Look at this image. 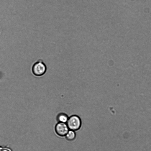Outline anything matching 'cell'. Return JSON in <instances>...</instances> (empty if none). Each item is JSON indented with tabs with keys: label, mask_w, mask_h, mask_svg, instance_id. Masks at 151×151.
<instances>
[{
	"label": "cell",
	"mask_w": 151,
	"mask_h": 151,
	"mask_svg": "<svg viewBox=\"0 0 151 151\" xmlns=\"http://www.w3.org/2000/svg\"><path fill=\"white\" fill-rule=\"evenodd\" d=\"M69 117L64 113H60L57 116V119L58 122L66 123Z\"/></svg>",
	"instance_id": "277c9868"
},
{
	"label": "cell",
	"mask_w": 151,
	"mask_h": 151,
	"mask_svg": "<svg viewBox=\"0 0 151 151\" xmlns=\"http://www.w3.org/2000/svg\"><path fill=\"white\" fill-rule=\"evenodd\" d=\"M65 136L67 140L72 141L75 139L76 135L75 131L69 130Z\"/></svg>",
	"instance_id": "5b68a950"
},
{
	"label": "cell",
	"mask_w": 151,
	"mask_h": 151,
	"mask_svg": "<svg viewBox=\"0 0 151 151\" xmlns=\"http://www.w3.org/2000/svg\"><path fill=\"white\" fill-rule=\"evenodd\" d=\"M0 31H1V28H0Z\"/></svg>",
	"instance_id": "52a82bcc"
},
{
	"label": "cell",
	"mask_w": 151,
	"mask_h": 151,
	"mask_svg": "<svg viewBox=\"0 0 151 151\" xmlns=\"http://www.w3.org/2000/svg\"><path fill=\"white\" fill-rule=\"evenodd\" d=\"M33 74L37 76H40L44 75L46 71V67L43 61L39 60L35 62L32 68Z\"/></svg>",
	"instance_id": "7a4b0ae2"
},
{
	"label": "cell",
	"mask_w": 151,
	"mask_h": 151,
	"mask_svg": "<svg viewBox=\"0 0 151 151\" xmlns=\"http://www.w3.org/2000/svg\"><path fill=\"white\" fill-rule=\"evenodd\" d=\"M1 151H12V150L9 148L5 147L2 149Z\"/></svg>",
	"instance_id": "8992f818"
},
{
	"label": "cell",
	"mask_w": 151,
	"mask_h": 151,
	"mask_svg": "<svg viewBox=\"0 0 151 151\" xmlns=\"http://www.w3.org/2000/svg\"><path fill=\"white\" fill-rule=\"evenodd\" d=\"M55 129L57 134L61 137L65 136L69 130L66 123L59 122L56 124Z\"/></svg>",
	"instance_id": "3957f363"
},
{
	"label": "cell",
	"mask_w": 151,
	"mask_h": 151,
	"mask_svg": "<svg viewBox=\"0 0 151 151\" xmlns=\"http://www.w3.org/2000/svg\"><path fill=\"white\" fill-rule=\"evenodd\" d=\"M66 124L69 130L76 131L80 129L81 125V121L80 117L76 115L69 117Z\"/></svg>",
	"instance_id": "6da1fadb"
}]
</instances>
